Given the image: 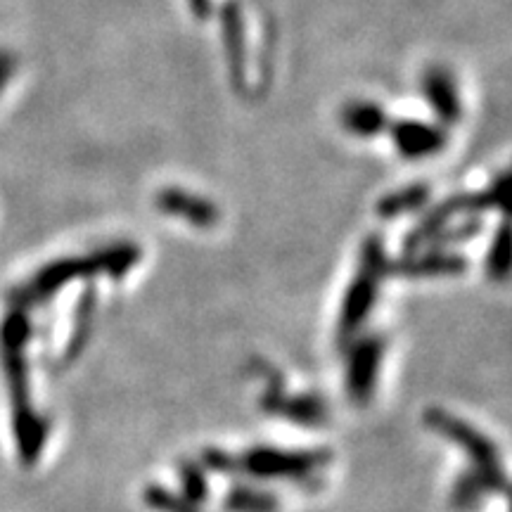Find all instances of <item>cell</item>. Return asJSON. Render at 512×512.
I'll list each match as a JSON object with an SVG mask.
<instances>
[{
  "mask_svg": "<svg viewBox=\"0 0 512 512\" xmlns=\"http://www.w3.org/2000/svg\"><path fill=\"white\" fill-rule=\"evenodd\" d=\"M140 256H143V252H140L136 242H114V245L95 249V252L53 261L36 275H31L27 283L15 287L10 292V304L17 306V309L41 304L53 297L57 290H62L64 285L79 278H93V275L124 278L138 264Z\"/></svg>",
  "mask_w": 512,
  "mask_h": 512,
  "instance_id": "obj_1",
  "label": "cell"
},
{
  "mask_svg": "<svg viewBox=\"0 0 512 512\" xmlns=\"http://www.w3.org/2000/svg\"><path fill=\"white\" fill-rule=\"evenodd\" d=\"M29 318L27 311L17 309L5 318L0 330V349H3V366L8 373L12 413H15L17 446L27 465L36 463L41 448L46 444V425L38 418L31 406L29 373H27V342H29Z\"/></svg>",
  "mask_w": 512,
  "mask_h": 512,
  "instance_id": "obj_2",
  "label": "cell"
},
{
  "mask_svg": "<svg viewBox=\"0 0 512 512\" xmlns=\"http://www.w3.org/2000/svg\"><path fill=\"white\" fill-rule=\"evenodd\" d=\"M204 456L211 470L256 479H306L330 463L328 451H283V448H252L242 456L207 451Z\"/></svg>",
  "mask_w": 512,
  "mask_h": 512,
  "instance_id": "obj_3",
  "label": "cell"
},
{
  "mask_svg": "<svg viewBox=\"0 0 512 512\" xmlns=\"http://www.w3.org/2000/svg\"><path fill=\"white\" fill-rule=\"evenodd\" d=\"M387 254H384L382 238L370 235L361 247V261H358V271L351 280L347 294H344V306L339 313L337 323V342L339 347H347L354 342L358 330L363 328L366 318L373 311L377 292H380L382 278L387 275Z\"/></svg>",
  "mask_w": 512,
  "mask_h": 512,
  "instance_id": "obj_4",
  "label": "cell"
},
{
  "mask_svg": "<svg viewBox=\"0 0 512 512\" xmlns=\"http://www.w3.org/2000/svg\"><path fill=\"white\" fill-rule=\"evenodd\" d=\"M505 192H508V171H501L494 181L486 188L477 192H460V195L448 197V200L439 202L437 207L427 211L418 221L411 233L406 235V252L413 254L415 249L427 247L434 235L439 233L446 223H453L458 216H479L484 211H505Z\"/></svg>",
  "mask_w": 512,
  "mask_h": 512,
  "instance_id": "obj_5",
  "label": "cell"
},
{
  "mask_svg": "<svg viewBox=\"0 0 512 512\" xmlns=\"http://www.w3.org/2000/svg\"><path fill=\"white\" fill-rule=\"evenodd\" d=\"M425 422L434 432L444 434L446 439H451L453 444L463 448L472 467H475L470 475H475L486 486V491H501V494L508 491V482H505V472L501 460H498L496 446L484 434H479L475 427H470L467 422L453 418V415L444 411H427Z\"/></svg>",
  "mask_w": 512,
  "mask_h": 512,
  "instance_id": "obj_6",
  "label": "cell"
},
{
  "mask_svg": "<svg viewBox=\"0 0 512 512\" xmlns=\"http://www.w3.org/2000/svg\"><path fill=\"white\" fill-rule=\"evenodd\" d=\"M389 138L403 159L437 157L448 145V133L441 124L425 119H399L387 126Z\"/></svg>",
  "mask_w": 512,
  "mask_h": 512,
  "instance_id": "obj_7",
  "label": "cell"
},
{
  "mask_svg": "<svg viewBox=\"0 0 512 512\" xmlns=\"http://www.w3.org/2000/svg\"><path fill=\"white\" fill-rule=\"evenodd\" d=\"M384 342L380 337L358 339L351 349V361L347 370V389L356 406H366L375 392L377 373H380Z\"/></svg>",
  "mask_w": 512,
  "mask_h": 512,
  "instance_id": "obj_8",
  "label": "cell"
},
{
  "mask_svg": "<svg viewBox=\"0 0 512 512\" xmlns=\"http://www.w3.org/2000/svg\"><path fill=\"white\" fill-rule=\"evenodd\" d=\"M219 27L230 79H233V86L242 91L247 81V31L245 17H242L240 5L235 0H228V3L221 5Z\"/></svg>",
  "mask_w": 512,
  "mask_h": 512,
  "instance_id": "obj_9",
  "label": "cell"
},
{
  "mask_svg": "<svg viewBox=\"0 0 512 512\" xmlns=\"http://www.w3.org/2000/svg\"><path fill=\"white\" fill-rule=\"evenodd\" d=\"M420 91L441 126L458 124L460 117H463V100H460L456 76L448 72L446 67L425 69L420 79Z\"/></svg>",
  "mask_w": 512,
  "mask_h": 512,
  "instance_id": "obj_10",
  "label": "cell"
},
{
  "mask_svg": "<svg viewBox=\"0 0 512 512\" xmlns=\"http://www.w3.org/2000/svg\"><path fill=\"white\" fill-rule=\"evenodd\" d=\"M157 209L166 216H174L197 228H211L221 219V211L207 197L183 188H162L155 197Z\"/></svg>",
  "mask_w": 512,
  "mask_h": 512,
  "instance_id": "obj_11",
  "label": "cell"
},
{
  "mask_svg": "<svg viewBox=\"0 0 512 512\" xmlns=\"http://www.w3.org/2000/svg\"><path fill=\"white\" fill-rule=\"evenodd\" d=\"M465 256L446 249H427L420 254H408L406 259L387 266V273L403 275V278H444V275L465 273Z\"/></svg>",
  "mask_w": 512,
  "mask_h": 512,
  "instance_id": "obj_12",
  "label": "cell"
},
{
  "mask_svg": "<svg viewBox=\"0 0 512 512\" xmlns=\"http://www.w3.org/2000/svg\"><path fill=\"white\" fill-rule=\"evenodd\" d=\"M264 408L268 413L285 415L294 425L318 427L328 418V408L318 396H283L280 382H273V387L264 394Z\"/></svg>",
  "mask_w": 512,
  "mask_h": 512,
  "instance_id": "obj_13",
  "label": "cell"
},
{
  "mask_svg": "<svg viewBox=\"0 0 512 512\" xmlns=\"http://www.w3.org/2000/svg\"><path fill=\"white\" fill-rule=\"evenodd\" d=\"M339 124L351 136L370 140L382 136L389 126L387 110L373 100H351L339 112Z\"/></svg>",
  "mask_w": 512,
  "mask_h": 512,
  "instance_id": "obj_14",
  "label": "cell"
},
{
  "mask_svg": "<svg viewBox=\"0 0 512 512\" xmlns=\"http://www.w3.org/2000/svg\"><path fill=\"white\" fill-rule=\"evenodd\" d=\"M432 190L427 183H411L403 185L399 190L387 192V195L377 200V216L382 219H399V216L415 214V211L425 209L430 202Z\"/></svg>",
  "mask_w": 512,
  "mask_h": 512,
  "instance_id": "obj_15",
  "label": "cell"
},
{
  "mask_svg": "<svg viewBox=\"0 0 512 512\" xmlns=\"http://www.w3.org/2000/svg\"><path fill=\"white\" fill-rule=\"evenodd\" d=\"M226 512H278V498L254 486H233L223 498Z\"/></svg>",
  "mask_w": 512,
  "mask_h": 512,
  "instance_id": "obj_16",
  "label": "cell"
},
{
  "mask_svg": "<svg viewBox=\"0 0 512 512\" xmlns=\"http://www.w3.org/2000/svg\"><path fill=\"white\" fill-rule=\"evenodd\" d=\"M482 228H484L482 216H470V219H463L460 223H446V226L434 235L427 247L446 249L448 245H458V242L477 238V235L482 233Z\"/></svg>",
  "mask_w": 512,
  "mask_h": 512,
  "instance_id": "obj_17",
  "label": "cell"
},
{
  "mask_svg": "<svg viewBox=\"0 0 512 512\" xmlns=\"http://www.w3.org/2000/svg\"><path fill=\"white\" fill-rule=\"evenodd\" d=\"M510 271V228L501 223L498 233L491 240L489 254H486V273L494 280H503Z\"/></svg>",
  "mask_w": 512,
  "mask_h": 512,
  "instance_id": "obj_18",
  "label": "cell"
},
{
  "mask_svg": "<svg viewBox=\"0 0 512 512\" xmlns=\"http://www.w3.org/2000/svg\"><path fill=\"white\" fill-rule=\"evenodd\" d=\"M486 494H489V491H486V486L479 482L475 475L465 472V475L456 482V486H453L451 503H453V508L465 512V510L479 508V503H482V498Z\"/></svg>",
  "mask_w": 512,
  "mask_h": 512,
  "instance_id": "obj_19",
  "label": "cell"
},
{
  "mask_svg": "<svg viewBox=\"0 0 512 512\" xmlns=\"http://www.w3.org/2000/svg\"><path fill=\"white\" fill-rule=\"evenodd\" d=\"M181 482H183L185 501H190L192 505H200L207 501L209 484H207V477H204V472L200 470V467L192 465V463H183L181 465Z\"/></svg>",
  "mask_w": 512,
  "mask_h": 512,
  "instance_id": "obj_20",
  "label": "cell"
},
{
  "mask_svg": "<svg viewBox=\"0 0 512 512\" xmlns=\"http://www.w3.org/2000/svg\"><path fill=\"white\" fill-rule=\"evenodd\" d=\"M145 503L159 512H200L197 505L185 501L183 496L169 494L162 486H150V489L145 491Z\"/></svg>",
  "mask_w": 512,
  "mask_h": 512,
  "instance_id": "obj_21",
  "label": "cell"
},
{
  "mask_svg": "<svg viewBox=\"0 0 512 512\" xmlns=\"http://www.w3.org/2000/svg\"><path fill=\"white\" fill-rule=\"evenodd\" d=\"M81 304H83V306H81V320H79V325H76V330H74L72 339H69L67 358H72L74 354H79L81 347H83V342H86V337L91 335V320H93V294L88 292L86 297H83V302H81Z\"/></svg>",
  "mask_w": 512,
  "mask_h": 512,
  "instance_id": "obj_22",
  "label": "cell"
},
{
  "mask_svg": "<svg viewBox=\"0 0 512 512\" xmlns=\"http://www.w3.org/2000/svg\"><path fill=\"white\" fill-rule=\"evenodd\" d=\"M12 74H15V55L8 50H0V91L8 86Z\"/></svg>",
  "mask_w": 512,
  "mask_h": 512,
  "instance_id": "obj_23",
  "label": "cell"
},
{
  "mask_svg": "<svg viewBox=\"0 0 512 512\" xmlns=\"http://www.w3.org/2000/svg\"><path fill=\"white\" fill-rule=\"evenodd\" d=\"M192 15L200 17V19H207L211 15V10H214V3L211 0H188Z\"/></svg>",
  "mask_w": 512,
  "mask_h": 512,
  "instance_id": "obj_24",
  "label": "cell"
}]
</instances>
